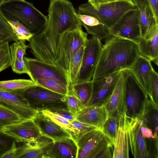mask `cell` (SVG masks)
<instances>
[{"label":"cell","instance_id":"484cf974","mask_svg":"<svg viewBox=\"0 0 158 158\" xmlns=\"http://www.w3.org/2000/svg\"><path fill=\"white\" fill-rule=\"evenodd\" d=\"M36 86H38L31 79H16L0 81V89L19 94Z\"/></svg>","mask_w":158,"mask_h":158},{"label":"cell","instance_id":"8fae6325","mask_svg":"<svg viewBox=\"0 0 158 158\" xmlns=\"http://www.w3.org/2000/svg\"><path fill=\"white\" fill-rule=\"evenodd\" d=\"M109 31L111 35L129 40L137 44L141 38V34L137 8L126 12Z\"/></svg>","mask_w":158,"mask_h":158},{"label":"cell","instance_id":"836d02e7","mask_svg":"<svg viewBox=\"0 0 158 158\" xmlns=\"http://www.w3.org/2000/svg\"><path fill=\"white\" fill-rule=\"evenodd\" d=\"M118 117L110 116L102 129L113 145L117 127Z\"/></svg>","mask_w":158,"mask_h":158},{"label":"cell","instance_id":"9c48e42d","mask_svg":"<svg viewBox=\"0 0 158 158\" xmlns=\"http://www.w3.org/2000/svg\"><path fill=\"white\" fill-rule=\"evenodd\" d=\"M78 147L77 158H98L107 148L113 145L100 129L91 131L76 141Z\"/></svg>","mask_w":158,"mask_h":158},{"label":"cell","instance_id":"7bdbcfd3","mask_svg":"<svg viewBox=\"0 0 158 158\" xmlns=\"http://www.w3.org/2000/svg\"><path fill=\"white\" fill-rule=\"evenodd\" d=\"M135 4H144L151 9L156 21L158 22V0H132Z\"/></svg>","mask_w":158,"mask_h":158},{"label":"cell","instance_id":"c3c4849f","mask_svg":"<svg viewBox=\"0 0 158 158\" xmlns=\"http://www.w3.org/2000/svg\"><path fill=\"white\" fill-rule=\"evenodd\" d=\"M88 2L90 3L96 9L99 7L102 3L101 0H88Z\"/></svg>","mask_w":158,"mask_h":158},{"label":"cell","instance_id":"ee69618b","mask_svg":"<svg viewBox=\"0 0 158 158\" xmlns=\"http://www.w3.org/2000/svg\"><path fill=\"white\" fill-rule=\"evenodd\" d=\"M76 16L81 21L82 23L89 26H94L102 23L95 17L86 15H81L75 13Z\"/></svg>","mask_w":158,"mask_h":158},{"label":"cell","instance_id":"f6af8a7d","mask_svg":"<svg viewBox=\"0 0 158 158\" xmlns=\"http://www.w3.org/2000/svg\"><path fill=\"white\" fill-rule=\"evenodd\" d=\"M16 141L14 140L11 147L7 151L4 153L0 158H16L18 147Z\"/></svg>","mask_w":158,"mask_h":158},{"label":"cell","instance_id":"2e32d148","mask_svg":"<svg viewBox=\"0 0 158 158\" xmlns=\"http://www.w3.org/2000/svg\"><path fill=\"white\" fill-rule=\"evenodd\" d=\"M129 117L126 113L118 117L113 144V158L129 157Z\"/></svg>","mask_w":158,"mask_h":158},{"label":"cell","instance_id":"60d3db41","mask_svg":"<svg viewBox=\"0 0 158 158\" xmlns=\"http://www.w3.org/2000/svg\"><path fill=\"white\" fill-rule=\"evenodd\" d=\"M70 122L79 131L77 139L83 135L91 131L99 129L94 126L80 122L76 119L73 120L71 121Z\"/></svg>","mask_w":158,"mask_h":158},{"label":"cell","instance_id":"5b68a950","mask_svg":"<svg viewBox=\"0 0 158 158\" xmlns=\"http://www.w3.org/2000/svg\"><path fill=\"white\" fill-rule=\"evenodd\" d=\"M21 94L29 106L37 112L48 110L54 112L68 110L64 95L44 88L39 86L31 88Z\"/></svg>","mask_w":158,"mask_h":158},{"label":"cell","instance_id":"9a60e30c","mask_svg":"<svg viewBox=\"0 0 158 158\" xmlns=\"http://www.w3.org/2000/svg\"><path fill=\"white\" fill-rule=\"evenodd\" d=\"M121 71L114 73L95 81L92 80V94L87 106L93 105H102L113 90Z\"/></svg>","mask_w":158,"mask_h":158},{"label":"cell","instance_id":"ac0fdd59","mask_svg":"<svg viewBox=\"0 0 158 158\" xmlns=\"http://www.w3.org/2000/svg\"><path fill=\"white\" fill-rule=\"evenodd\" d=\"M151 62L147 58L139 55L130 70L148 98L152 102L150 80L154 69Z\"/></svg>","mask_w":158,"mask_h":158},{"label":"cell","instance_id":"7402d4cb","mask_svg":"<svg viewBox=\"0 0 158 158\" xmlns=\"http://www.w3.org/2000/svg\"><path fill=\"white\" fill-rule=\"evenodd\" d=\"M158 26L151 32L141 38L138 44L139 54L153 62L158 63Z\"/></svg>","mask_w":158,"mask_h":158},{"label":"cell","instance_id":"681fc988","mask_svg":"<svg viewBox=\"0 0 158 158\" xmlns=\"http://www.w3.org/2000/svg\"><path fill=\"white\" fill-rule=\"evenodd\" d=\"M119 0H101L102 3L108 2Z\"/></svg>","mask_w":158,"mask_h":158},{"label":"cell","instance_id":"e0dca14e","mask_svg":"<svg viewBox=\"0 0 158 158\" xmlns=\"http://www.w3.org/2000/svg\"><path fill=\"white\" fill-rule=\"evenodd\" d=\"M42 149L44 158H77L78 147L71 137L54 141Z\"/></svg>","mask_w":158,"mask_h":158},{"label":"cell","instance_id":"816d5d0a","mask_svg":"<svg viewBox=\"0 0 158 158\" xmlns=\"http://www.w3.org/2000/svg\"><path fill=\"white\" fill-rule=\"evenodd\" d=\"M125 0L132 2V0Z\"/></svg>","mask_w":158,"mask_h":158},{"label":"cell","instance_id":"f907efd6","mask_svg":"<svg viewBox=\"0 0 158 158\" xmlns=\"http://www.w3.org/2000/svg\"><path fill=\"white\" fill-rule=\"evenodd\" d=\"M3 127V126L0 123V130H2Z\"/></svg>","mask_w":158,"mask_h":158},{"label":"cell","instance_id":"74e56055","mask_svg":"<svg viewBox=\"0 0 158 158\" xmlns=\"http://www.w3.org/2000/svg\"><path fill=\"white\" fill-rule=\"evenodd\" d=\"M64 98L68 110L75 117L85 107L69 89L68 93L64 95Z\"/></svg>","mask_w":158,"mask_h":158},{"label":"cell","instance_id":"ffe728a7","mask_svg":"<svg viewBox=\"0 0 158 158\" xmlns=\"http://www.w3.org/2000/svg\"><path fill=\"white\" fill-rule=\"evenodd\" d=\"M109 116L107 110L103 105H93L84 107L76 116V119L102 130Z\"/></svg>","mask_w":158,"mask_h":158},{"label":"cell","instance_id":"bcb514c9","mask_svg":"<svg viewBox=\"0 0 158 158\" xmlns=\"http://www.w3.org/2000/svg\"><path fill=\"white\" fill-rule=\"evenodd\" d=\"M141 130L142 135L143 137L147 139H154L155 138L153 135V133L151 129L148 127L147 125L144 123L142 120ZM158 138V137H157Z\"/></svg>","mask_w":158,"mask_h":158},{"label":"cell","instance_id":"1f68e13d","mask_svg":"<svg viewBox=\"0 0 158 158\" xmlns=\"http://www.w3.org/2000/svg\"><path fill=\"white\" fill-rule=\"evenodd\" d=\"M18 38L11 27L0 15V44L15 41Z\"/></svg>","mask_w":158,"mask_h":158},{"label":"cell","instance_id":"7dc6e473","mask_svg":"<svg viewBox=\"0 0 158 158\" xmlns=\"http://www.w3.org/2000/svg\"><path fill=\"white\" fill-rule=\"evenodd\" d=\"M54 113L70 121L76 119L75 116L68 110H62L56 111Z\"/></svg>","mask_w":158,"mask_h":158},{"label":"cell","instance_id":"ab89813d","mask_svg":"<svg viewBox=\"0 0 158 158\" xmlns=\"http://www.w3.org/2000/svg\"><path fill=\"white\" fill-rule=\"evenodd\" d=\"M14 138L4 133L0 130V157L11 146Z\"/></svg>","mask_w":158,"mask_h":158},{"label":"cell","instance_id":"4dcf8cb0","mask_svg":"<svg viewBox=\"0 0 158 158\" xmlns=\"http://www.w3.org/2000/svg\"><path fill=\"white\" fill-rule=\"evenodd\" d=\"M26 41L18 40L10 46L11 61L16 60H21L26 55V51L28 47L26 44Z\"/></svg>","mask_w":158,"mask_h":158},{"label":"cell","instance_id":"cb8c5ba5","mask_svg":"<svg viewBox=\"0 0 158 158\" xmlns=\"http://www.w3.org/2000/svg\"><path fill=\"white\" fill-rule=\"evenodd\" d=\"M158 106L149 98L146 100L143 114L139 119L152 130L155 138L158 137Z\"/></svg>","mask_w":158,"mask_h":158},{"label":"cell","instance_id":"83f0119b","mask_svg":"<svg viewBox=\"0 0 158 158\" xmlns=\"http://www.w3.org/2000/svg\"><path fill=\"white\" fill-rule=\"evenodd\" d=\"M41 111L67 132L76 142L79 131L70 120L50 111L43 110Z\"/></svg>","mask_w":158,"mask_h":158},{"label":"cell","instance_id":"f1b7e54d","mask_svg":"<svg viewBox=\"0 0 158 158\" xmlns=\"http://www.w3.org/2000/svg\"><path fill=\"white\" fill-rule=\"evenodd\" d=\"M44 158L42 149L36 146L34 142H24L18 147L16 158Z\"/></svg>","mask_w":158,"mask_h":158},{"label":"cell","instance_id":"30bf717a","mask_svg":"<svg viewBox=\"0 0 158 158\" xmlns=\"http://www.w3.org/2000/svg\"><path fill=\"white\" fill-rule=\"evenodd\" d=\"M29 72L28 76L33 81L37 78L54 80L69 88L67 76L57 65L47 63L36 58L23 57Z\"/></svg>","mask_w":158,"mask_h":158},{"label":"cell","instance_id":"ba28073f","mask_svg":"<svg viewBox=\"0 0 158 158\" xmlns=\"http://www.w3.org/2000/svg\"><path fill=\"white\" fill-rule=\"evenodd\" d=\"M88 35L80 27L68 31L63 38L59 57L55 64L63 70L68 78L71 59L80 47L85 45L88 39Z\"/></svg>","mask_w":158,"mask_h":158},{"label":"cell","instance_id":"5bb4252c","mask_svg":"<svg viewBox=\"0 0 158 158\" xmlns=\"http://www.w3.org/2000/svg\"><path fill=\"white\" fill-rule=\"evenodd\" d=\"M2 131L14 138L17 142H34L42 134L33 119L23 120L3 126Z\"/></svg>","mask_w":158,"mask_h":158},{"label":"cell","instance_id":"7c38bea8","mask_svg":"<svg viewBox=\"0 0 158 158\" xmlns=\"http://www.w3.org/2000/svg\"><path fill=\"white\" fill-rule=\"evenodd\" d=\"M101 40L94 36L88 39L77 83L92 80L102 45Z\"/></svg>","mask_w":158,"mask_h":158},{"label":"cell","instance_id":"7a4b0ae2","mask_svg":"<svg viewBox=\"0 0 158 158\" xmlns=\"http://www.w3.org/2000/svg\"><path fill=\"white\" fill-rule=\"evenodd\" d=\"M139 55L137 43L111 35L105 40L102 45L92 80L118 71L130 69Z\"/></svg>","mask_w":158,"mask_h":158},{"label":"cell","instance_id":"44dd1931","mask_svg":"<svg viewBox=\"0 0 158 158\" xmlns=\"http://www.w3.org/2000/svg\"><path fill=\"white\" fill-rule=\"evenodd\" d=\"M33 120L41 134L54 141L71 137L67 132L41 111L37 112Z\"/></svg>","mask_w":158,"mask_h":158},{"label":"cell","instance_id":"8992f818","mask_svg":"<svg viewBox=\"0 0 158 158\" xmlns=\"http://www.w3.org/2000/svg\"><path fill=\"white\" fill-rule=\"evenodd\" d=\"M124 80L126 114L130 118L139 119L148 98L130 69L122 71Z\"/></svg>","mask_w":158,"mask_h":158},{"label":"cell","instance_id":"8d00e7d4","mask_svg":"<svg viewBox=\"0 0 158 158\" xmlns=\"http://www.w3.org/2000/svg\"><path fill=\"white\" fill-rule=\"evenodd\" d=\"M11 58L9 42L0 44V72L11 65Z\"/></svg>","mask_w":158,"mask_h":158},{"label":"cell","instance_id":"d4e9b609","mask_svg":"<svg viewBox=\"0 0 158 158\" xmlns=\"http://www.w3.org/2000/svg\"><path fill=\"white\" fill-rule=\"evenodd\" d=\"M69 89L84 106H86L92 94V80L70 85Z\"/></svg>","mask_w":158,"mask_h":158},{"label":"cell","instance_id":"4fadbf2b","mask_svg":"<svg viewBox=\"0 0 158 158\" xmlns=\"http://www.w3.org/2000/svg\"><path fill=\"white\" fill-rule=\"evenodd\" d=\"M0 106L16 113L22 120L33 119L37 112L29 106L21 94L1 89Z\"/></svg>","mask_w":158,"mask_h":158},{"label":"cell","instance_id":"d590c367","mask_svg":"<svg viewBox=\"0 0 158 158\" xmlns=\"http://www.w3.org/2000/svg\"><path fill=\"white\" fill-rule=\"evenodd\" d=\"M82 25L86 29L88 34L96 37L101 40H105L111 35L109 29L103 24L92 27L83 23Z\"/></svg>","mask_w":158,"mask_h":158},{"label":"cell","instance_id":"6da1fadb","mask_svg":"<svg viewBox=\"0 0 158 158\" xmlns=\"http://www.w3.org/2000/svg\"><path fill=\"white\" fill-rule=\"evenodd\" d=\"M47 24L39 34L33 37L38 48L50 55H57L63 38L69 31L83 26L76 16L75 9L68 0H50Z\"/></svg>","mask_w":158,"mask_h":158},{"label":"cell","instance_id":"e575fe53","mask_svg":"<svg viewBox=\"0 0 158 158\" xmlns=\"http://www.w3.org/2000/svg\"><path fill=\"white\" fill-rule=\"evenodd\" d=\"M22 121L23 120L16 113L0 106V123L3 126L11 125Z\"/></svg>","mask_w":158,"mask_h":158},{"label":"cell","instance_id":"f546056e","mask_svg":"<svg viewBox=\"0 0 158 158\" xmlns=\"http://www.w3.org/2000/svg\"><path fill=\"white\" fill-rule=\"evenodd\" d=\"M34 82L38 86L64 95L68 93L69 89L67 86L52 79L40 78Z\"/></svg>","mask_w":158,"mask_h":158},{"label":"cell","instance_id":"b9f144b4","mask_svg":"<svg viewBox=\"0 0 158 158\" xmlns=\"http://www.w3.org/2000/svg\"><path fill=\"white\" fill-rule=\"evenodd\" d=\"M10 66L12 71L16 73L29 74V72L23 58L20 60H16L11 61Z\"/></svg>","mask_w":158,"mask_h":158},{"label":"cell","instance_id":"d6a6232c","mask_svg":"<svg viewBox=\"0 0 158 158\" xmlns=\"http://www.w3.org/2000/svg\"><path fill=\"white\" fill-rule=\"evenodd\" d=\"M11 27L18 40H24L28 41L34 36L21 23L17 21H6Z\"/></svg>","mask_w":158,"mask_h":158},{"label":"cell","instance_id":"d6986e66","mask_svg":"<svg viewBox=\"0 0 158 158\" xmlns=\"http://www.w3.org/2000/svg\"><path fill=\"white\" fill-rule=\"evenodd\" d=\"M109 116L119 117L126 113V100L123 76L122 72L112 92L102 104Z\"/></svg>","mask_w":158,"mask_h":158},{"label":"cell","instance_id":"277c9868","mask_svg":"<svg viewBox=\"0 0 158 158\" xmlns=\"http://www.w3.org/2000/svg\"><path fill=\"white\" fill-rule=\"evenodd\" d=\"M136 8L133 2L125 0L101 3L97 9L88 2L79 6L78 14L93 16L109 29L126 12Z\"/></svg>","mask_w":158,"mask_h":158},{"label":"cell","instance_id":"f35d334b","mask_svg":"<svg viewBox=\"0 0 158 158\" xmlns=\"http://www.w3.org/2000/svg\"><path fill=\"white\" fill-rule=\"evenodd\" d=\"M150 87L152 102L158 106V75L154 69L151 74Z\"/></svg>","mask_w":158,"mask_h":158},{"label":"cell","instance_id":"3957f363","mask_svg":"<svg viewBox=\"0 0 158 158\" xmlns=\"http://www.w3.org/2000/svg\"><path fill=\"white\" fill-rule=\"evenodd\" d=\"M0 14L4 19L17 21L35 36L45 27L48 17L25 0H0Z\"/></svg>","mask_w":158,"mask_h":158},{"label":"cell","instance_id":"603a6c76","mask_svg":"<svg viewBox=\"0 0 158 158\" xmlns=\"http://www.w3.org/2000/svg\"><path fill=\"white\" fill-rule=\"evenodd\" d=\"M135 5L139 12L141 38H143L158 26V22L156 21L151 9L148 6L144 4Z\"/></svg>","mask_w":158,"mask_h":158},{"label":"cell","instance_id":"f5cc1de1","mask_svg":"<svg viewBox=\"0 0 158 158\" xmlns=\"http://www.w3.org/2000/svg\"></svg>","mask_w":158,"mask_h":158},{"label":"cell","instance_id":"4316f807","mask_svg":"<svg viewBox=\"0 0 158 158\" xmlns=\"http://www.w3.org/2000/svg\"><path fill=\"white\" fill-rule=\"evenodd\" d=\"M85 45H82L74 55L70 64L69 80L70 85L77 83L81 66Z\"/></svg>","mask_w":158,"mask_h":158},{"label":"cell","instance_id":"52a82bcc","mask_svg":"<svg viewBox=\"0 0 158 158\" xmlns=\"http://www.w3.org/2000/svg\"><path fill=\"white\" fill-rule=\"evenodd\" d=\"M141 121L129 117L130 150L134 158H157L158 138L147 139L142 135Z\"/></svg>","mask_w":158,"mask_h":158}]
</instances>
